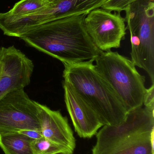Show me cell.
<instances>
[{"instance_id":"8fae6325","label":"cell","mask_w":154,"mask_h":154,"mask_svg":"<svg viewBox=\"0 0 154 154\" xmlns=\"http://www.w3.org/2000/svg\"><path fill=\"white\" fill-rule=\"evenodd\" d=\"M38 105V118L43 137L74 152L76 139L67 118L59 110H52L39 103Z\"/></svg>"},{"instance_id":"5b68a950","label":"cell","mask_w":154,"mask_h":154,"mask_svg":"<svg viewBox=\"0 0 154 154\" xmlns=\"http://www.w3.org/2000/svg\"><path fill=\"white\" fill-rule=\"evenodd\" d=\"M154 0H138L124 10L126 29L137 36L140 46L131 57L136 66L143 69L154 83Z\"/></svg>"},{"instance_id":"8992f818","label":"cell","mask_w":154,"mask_h":154,"mask_svg":"<svg viewBox=\"0 0 154 154\" xmlns=\"http://www.w3.org/2000/svg\"><path fill=\"white\" fill-rule=\"evenodd\" d=\"M38 102L31 99L24 89L15 90L0 99V134L21 130L41 131Z\"/></svg>"},{"instance_id":"5bb4252c","label":"cell","mask_w":154,"mask_h":154,"mask_svg":"<svg viewBox=\"0 0 154 154\" xmlns=\"http://www.w3.org/2000/svg\"><path fill=\"white\" fill-rule=\"evenodd\" d=\"M48 3L42 0H21L8 12L14 15H25L41 9Z\"/></svg>"},{"instance_id":"2e32d148","label":"cell","mask_w":154,"mask_h":154,"mask_svg":"<svg viewBox=\"0 0 154 154\" xmlns=\"http://www.w3.org/2000/svg\"><path fill=\"white\" fill-rule=\"evenodd\" d=\"M143 105L147 109L154 112V84L146 89L144 97Z\"/></svg>"},{"instance_id":"4fadbf2b","label":"cell","mask_w":154,"mask_h":154,"mask_svg":"<svg viewBox=\"0 0 154 154\" xmlns=\"http://www.w3.org/2000/svg\"><path fill=\"white\" fill-rule=\"evenodd\" d=\"M31 147L33 154H72L74 152L69 148L53 143L43 137L33 140Z\"/></svg>"},{"instance_id":"ac0fdd59","label":"cell","mask_w":154,"mask_h":154,"mask_svg":"<svg viewBox=\"0 0 154 154\" xmlns=\"http://www.w3.org/2000/svg\"><path fill=\"white\" fill-rule=\"evenodd\" d=\"M3 71V65L1 61H0V77L2 75Z\"/></svg>"},{"instance_id":"6da1fadb","label":"cell","mask_w":154,"mask_h":154,"mask_svg":"<svg viewBox=\"0 0 154 154\" xmlns=\"http://www.w3.org/2000/svg\"><path fill=\"white\" fill-rule=\"evenodd\" d=\"M87 14L52 21L34 27L19 38L29 46L60 60L75 64L95 61L103 51L85 29Z\"/></svg>"},{"instance_id":"7c38bea8","label":"cell","mask_w":154,"mask_h":154,"mask_svg":"<svg viewBox=\"0 0 154 154\" xmlns=\"http://www.w3.org/2000/svg\"><path fill=\"white\" fill-rule=\"evenodd\" d=\"M33 140L19 133L0 134V147L5 154H33Z\"/></svg>"},{"instance_id":"277c9868","label":"cell","mask_w":154,"mask_h":154,"mask_svg":"<svg viewBox=\"0 0 154 154\" xmlns=\"http://www.w3.org/2000/svg\"><path fill=\"white\" fill-rule=\"evenodd\" d=\"M94 62L96 69L124 104L127 112L143 106L145 77L131 60L117 52L103 51Z\"/></svg>"},{"instance_id":"3957f363","label":"cell","mask_w":154,"mask_h":154,"mask_svg":"<svg viewBox=\"0 0 154 154\" xmlns=\"http://www.w3.org/2000/svg\"><path fill=\"white\" fill-rule=\"evenodd\" d=\"M103 127L92 154H154V112L145 107L128 112L119 125Z\"/></svg>"},{"instance_id":"9c48e42d","label":"cell","mask_w":154,"mask_h":154,"mask_svg":"<svg viewBox=\"0 0 154 154\" xmlns=\"http://www.w3.org/2000/svg\"><path fill=\"white\" fill-rule=\"evenodd\" d=\"M107 0H55L31 13L23 15L25 27L32 29L41 24L67 17L88 14L103 6Z\"/></svg>"},{"instance_id":"7a4b0ae2","label":"cell","mask_w":154,"mask_h":154,"mask_svg":"<svg viewBox=\"0 0 154 154\" xmlns=\"http://www.w3.org/2000/svg\"><path fill=\"white\" fill-rule=\"evenodd\" d=\"M94 61L63 63L64 81L93 109L104 125L124 121L127 110L118 96L96 69Z\"/></svg>"},{"instance_id":"ba28073f","label":"cell","mask_w":154,"mask_h":154,"mask_svg":"<svg viewBox=\"0 0 154 154\" xmlns=\"http://www.w3.org/2000/svg\"><path fill=\"white\" fill-rule=\"evenodd\" d=\"M3 71L0 77V99L15 90L30 84L33 71V62L14 46L0 48Z\"/></svg>"},{"instance_id":"52a82bcc","label":"cell","mask_w":154,"mask_h":154,"mask_svg":"<svg viewBox=\"0 0 154 154\" xmlns=\"http://www.w3.org/2000/svg\"><path fill=\"white\" fill-rule=\"evenodd\" d=\"M84 25L94 44L102 51L120 48L126 34L124 18L102 7L87 14Z\"/></svg>"},{"instance_id":"30bf717a","label":"cell","mask_w":154,"mask_h":154,"mask_svg":"<svg viewBox=\"0 0 154 154\" xmlns=\"http://www.w3.org/2000/svg\"><path fill=\"white\" fill-rule=\"evenodd\" d=\"M64 100L75 131L83 138L96 135L104 126L93 109L66 82L63 81Z\"/></svg>"},{"instance_id":"e0dca14e","label":"cell","mask_w":154,"mask_h":154,"mask_svg":"<svg viewBox=\"0 0 154 154\" xmlns=\"http://www.w3.org/2000/svg\"><path fill=\"white\" fill-rule=\"evenodd\" d=\"M18 133L22 134L33 139H39L43 137L41 131H36V130H21Z\"/></svg>"},{"instance_id":"d6986e66","label":"cell","mask_w":154,"mask_h":154,"mask_svg":"<svg viewBox=\"0 0 154 154\" xmlns=\"http://www.w3.org/2000/svg\"><path fill=\"white\" fill-rule=\"evenodd\" d=\"M42 1H45V2H47L50 3L55 1V0H42Z\"/></svg>"},{"instance_id":"ffe728a7","label":"cell","mask_w":154,"mask_h":154,"mask_svg":"<svg viewBox=\"0 0 154 154\" xmlns=\"http://www.w3.org/2000/svg\"><path fill=\"white\" fill-rule=\"evenodd\" d=\"M57 154H67V153H59Z\"/></svg>"},{"instance_id":"9a60e30c","label":"cell","mask_w":154,"mask_h":154,"mask_svg":"<svg viewBox=\"0 0 154 154\" xmlns=\"http://www.w3.org/2000/svg\"><path fill=\"white\" fill-rule=\"evenodd\" d=\"M137 1L138 0H107L101 7L110 11L120 13L124 11L129 5Z\"/></svg>"}]
</instances>
